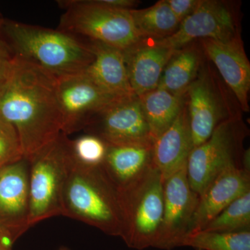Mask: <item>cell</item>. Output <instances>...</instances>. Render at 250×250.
<instances>
[{
  "label": "cell",
  "mask_w": 250,
  "mask_h": 250,
  "mask_svg": "<svg viewBox=\"0 0 250 250\" xmlns=\"http://www.w3.org/2000/svg\"><path fill=\"white\" fill-rule=\"evenodd\" d=\"M0 117L14 126L23 157L30 161L62 132L57 77L14 54L0 85Z\"/></svg>",
  "instance_id": "6da1fadb"
},
{
  "label": "cell",
  "mask_w": 250,
  "mask_h": 250,
  "mask_svg": "<svg viewBox=\"0 0 250 250\" xmlns=\"http://www.w3.org/2000/svg\"><path fill=\"white\" fill-rule=\"evenodd\" d=\"M62 215L98 228L110 236H123L125 215L121 194L101 166L72 164L62 195Z\"/></svg>",
  "instance_id": "7a4b0ae2"
},
{
  "label": "cell",
  "mask_w": 250,
  "mask_h": 250,
  "mask_svg": "<svg viewBox=\"0 0 250 250\" xmlns=\"http://www.w3.org/2000/svg\"><path fill=\"white\" fill-rule=\"evenodd\" d=\"M0 28L15 54L56 77L83 71L93 62L89 45L63 31L4 20Z\"/></svg>",
  "instance_id": "3957f363"
},
{
  "label": "cell",
  "mask_w": 250,
  "mask_h": 250,
  "mask_svg": "<svg viewBox=\"0 0 250 250\" xmlns=\"http://www.w3.org/2000/svg\"><path fill=\"white\" fill-rule=\"evenodd\" d=\"M70 140L62 132L29 161V225L62 215V195L72 164Z\"/></svg>",
  "instance_id": "277c9868"
},
{
  "label": "cell",
  "mask_w": 250,
  "mask_h": 250,
  "mask_svg": "<svg viewBox=\"0 0 250 250\" xmlns=\"http://www.w3.org/2000/svg\"><path fill=\"white\" fill-rule=\"evenodd\" d=\"M58 2L65 10L61 18L60 31L86 36L123 51L142 39L135 29L130 10L108 7L98 0Z\"/></svg>",
  "instance_id": "5b68a950"
},
{
  "label": "cell",
  "mask_w": 250,
  "mask_h": 250,
  "mask_svg": "<svg viewBox=\"0 0 250 250\" xmlns=\"http://www.w3.org/2000/svg\"><path fill=\"white\" fill-rule=\"evenodd\" d=\"M125 215L122 239L132 249L155 248L164 213V180L150 170L131 187L120 192Z\"/></svg>",
  "instance_id": "8992f818"
},
{
  "label": "cell",
  "mask_w": 250,
  "mask_h": 250,
  "mask_svg": "<svg viewBox=\"0 0 250 250\" xmlns=\"http://www.w3.org/2000/svg\"><path fill=\"white\" fill-rule=\"evenodd\" d=\"M248 129L241 117L218 125L209 138L194 147L187 160L189 184L200 195L223 171L232 166L241 167L243 141Z\"/></svg>",
  "instance_id": "52a82bcc"
},
{
  "label": "cell",
  "mask_w": 250,
  "mask_h": 250,
  "mask_svg": "<svg viewBox=\"0 0 250 250\" xmlns=\"http://www.w3.org/2000/svg\"><path fill=\"white\" fill-rule=\"evenodd\" d=\"M220 81L209 65L204 62L197 78L186 93L188 114L193 148L205 142L223 122L241 117L230 104Z\"/></svg>",
  "instance_id": "ba28073f"
},
{
  "label": "cell",
  "mask_w": 250,
  "mask_h": 250,
  "mask_svg": "<svg viewBox=\"0 0 250 250\" xmlns=\"http://www.w3.org/2000/svg\"><path fill=\"white\" fill-rule=\"evenodd\" d=\"M57 87L62 132L67 136L84 129L95 116L124 99L104 90L84 70L57 77Z\"/></svg>",
  "instance_id": "9c48e42d"
},
{
  "label": "cell",
  "mask_w": 250,
  "mask_h": 250,
  "mask_svg": "<svg viewBox=\"0 0 250 250\" xmlns=\"http://www.w3.org/2000/svg\"><path fill=\"white\" fill-rule=\"evenodd\" d=\"M112 146H153L154 140L136 95L122 99L95 117L84 129Z\"/></svg>",
  "instance_id": "30bf717a"
},
{
  "label": "cell",
  "mask_w": 250,
  "mask_h": 250,
  "mask_svg": "<svg viewBox=\"0 0 250 250\" xmlns=\"http://www.w3.org/2000/svg\"><path fill=\"white\" fill-rule=\"evenodd\" d=\"M187 163L164 182V213L155 248L171 250L182 246L190 232L199 195L189 184Z\"/></svg>",
  "instance_id": "8fae6325"
},
{
  "label": "cell",
  "mask_w": 250,
  "mask_h": 250,
  "mask_svg": "<svg viewBox=\"0 0 250 250\" xmlns=\"http://www.w3.org/2000/svg\"><path fill=\"white\" fill-rule=\"evenodd\" d=\"M236 13L230 3L200 0L195 11L170 37L161 41L176 50L201 39L227 41L241 34Z\"/></svg>",
  "instance_id": "7c38bea8"
},
{
  "label": "cell",
  "mask_w": 250,
  "mask_h": 250,
  "mask_svg": "<svg viewBox=\"0 0 250 250\" xmlns=\"http://www.w3.org/2000/svg\"><path fill=\"white\" fill-rule=\"evenodd\" d=\"M29 161L0 167V233L14 245L30 228Z\"/></svg>",
  "instance_id": "4fadbf2b"
},
{
  "label": "cell",
  "mask_w": 250,
  "mask_h": 250,
  "mask_svg": "<svg viewBox=\"0 0 250 250\" xmlns=\"http://www.w3.org/2000/svg\"><path fill=\"white\" fill-rule=\"evenodd\" d=\"M206 59L218 70L242 111H250V62L247 57L241 34L227 41H198Z\"/></svg>",
  "instance_id": "5bb4252c"
},
{
  "label": "cell",
  "mask_w": 250,
  "mask_h": 250,
  "mask_svg": "<svg viewBox=\"0 0 250 250\" xmlns=\"http://www.w3.org/2000/svg\"><path fill=\"white\" fill-rule=\"evenodd\" d=\"M174 49L161 39H141L123 51L131 89L137 97L157 88Z\"/></svg>",
  "instance_id": "9a60e30c"
},
{
  "label": "cell",
  "mask_w": 250,
  "mask_h": 250,
  "mask_svg": "<svg viewBox=\"0 0 250 250\" xmlns=\"http://www.w3.org/2000/svg\"><path fill=\"white\" fill-rule=\"evenodd\" d=\"M250 191V172L237 166L223 171L200 195L189 233L202 230L230 204Z\"/></svg>",
  "instance_id": "2e32d148"
},
{
  "label": "cell",
  "mask_w": 250,
  "mask_h": 250,
  "mask_svg": "<svg viewBox=\"0 0 250 250\" xmlns=\"http://www.w3.org/2000/svg\"><path fill=\"white\" fill-rule=\"evenodd\" d=\"M192 149L186 97L175 121L153 144V164L161 172L164 182L187 164Z\"/></svg>",
  "instance_id": "e0dca14e"
},
{
  "label": "cell",
  "mask_w": 250,
  "mask_h": 250,
  "mask_svg": "<svg viewBox=\"0 0 250 250\" xmlns=\"http://www.w3.org/2000/svg\"><path fill=\"white\" fill-rule=\"evenodd\" d=\"M152 146L108 145L101 167L119 192L139 182L154 166Z\"/></svg>",
  "instance_id": "ac0fdd59"
},
{
  "label": "cell",
  "mask_w": 250,
  "mask_h": 250,
  "mask_svg": "<svg viewBox=\"0 0 250 250\" xmlns=\"http://www.w3.org/2000/svg\"><path fill=\"white\" fill-rule=\"evenodd\" d=\"M90 41L88 45L94 59L84 70L85 73L102 88L118 98L136 95L130 85L123 50L97 41Z\"/></svg>",
  "instance_id": "d6986e66"
},
{
  "label": "cell",
  "mask_w": 250,
  "mask_h": 250,
  "mask_svg": "<svg viewBox=\"0 0 250 250\" xmlns=\"http://www.w3.org/2000/svg\"><path fill=\"white\" fill-rule=\"evenodd\" d=\"M205 58L201 46L196 41L176 49L166 64L157 88L184 95L197 78Z\"/></svg>",
  "instance_id": "ffe728a7"
},
{
  "label": "cell",
  "mask_w": 250,
  "mask_h": 250,
  "mask_svg": "<svg viewBox=\"0 0 250 250\" xmlns=\"http://www.w3.org/2000/svg\"><path fill=\"white\" fill-rule=\"evenodd\" d=\"M138 98L154 142L178 116L186 101V94L176 95L156 88Z\"/></svg>",
  "instance_id": "44dd1931"
},
{
  "label": "cell",
  "mask_w": 250,
  "mask_h": 250,
  "mask_svg": "<svg viewBox=\"0 0 250 250\" xmlns=\"http://www.w3.org/2000/svg\"><path fill=\"white\" fill-rule=\"evenodd\" d=\"M130 14L135 29L142 39H167L180 24L166 0H160L146 9L130 10Z\"/></svg>",
  "instance_id": "7402d4cb"
},
{
  "label": "cell",
  "mask_w": 250,
  "mask_h": 250,
  "mask_svg": "<svg viewBox=\"0 0 250 250\" xmlns=\"http://www.w3.org/2000/svg\"><path fill=\"white\" fill-rule=\"evenodd\" d=\"M182 246L196 250H250V231L218 232L205 230L189 233Z\"/></svg>",
  "instance_id": "603a6c76"
},
{
  "label": "cell",
  "mask_w": 250,
  "mask_h": 250,
  "mask_svg": "<svg viewBox=\"0 0 250 250\" xmlns=\"http://www.w3.org/2000/svg\"><path fill=\"white\" fill-rule=\"evenodd\" d=\"M202 230L218 232L250 231V191L230 204Z\"/></svg>",
  "instance_id": "cb8c5ba5"
},
{
  "label": "cell",
  "mask_w": 250,
  "mask_h": 250,
  "mask_svg": "<svg viewBox=\"0 0 250 250\" xmlns=\"http://www.w3.org/2000/svg\"><path fill=\"white\" fill-rule=\"evenodd\" d=\"M107 143L95 135L86 134L70 141L74 160L82 165L101 166L106 156Z\"/></svg>",
  "instance_id": "d4e9b609"
},
{
  "label": "cell",
  "mask_w": 250,
  "mask_h": 250,
  "mask_svg": "<svg viewBox=\"0 0 250 250\" xmlns=\"http://www.w3.org/2000/svg\"><path fill=\"white\" fill-rule=\"evenodd\" d=\"M22 158V149L16 130L0 117V167Z\"/></svg>",
  "instance_id": "484cf974"
},
{
  "label": "cell",
  "mask_w": 250,
  "mask_h": 250,
  "mask_svg": "<svg viewBox=\"0 0 250 250\" xmlns=\"http://www.w3.org/2000/svg\"><path fill=\"white\" fill-rule=\"evenodd\" d=\"M199 1L200 0H166V2L181 23L193 13Z\"/></svg>",
  "instance_id": "4316f807"
},
{
  "label": "cell",
  "mask_w": 250,
  "mask_h": 250,
  "mask_svg": "<svg viewBox=\"0 0 250 250\" xmlns=\"http://www.w3.org/2000/svg\"><path fill=\"white\" fill-rule=\"evenodd\" d=\"M14 59V54L11 52V47L0 36V85L9 75Z\"/></svg>",
  "instance_id": "83f0119b"
},
{
  "label": "cell",
  "mask_w": 250,
  "mask_h": 250,
  "mask_svg": "<svg viewBox=\"0 0 250 250\" xmlns=\"http://www.w3.org/2000/svg\"><path fill=\"white\" fill-rule=\"evenodd\" d=\"M13 245L0 233V250H13Z\"/></svg>",
  "instance_id": "f1b7e54d"
},
{
  "label": "cell",
  "mask_w": 250,
  "mask_h": 250,
  "mask_svg": "<svg viewBox=\"0 0 250 250\" xmlns=\"http://www.w3.org/2000/svg\"><path fill=\"white\" fill-rule=\"evenodd\" d=\"M3 20L0 19V27H1V23H2Z\"/></svg>",
  "instance_id": "f546056e"
}]
</instances>
